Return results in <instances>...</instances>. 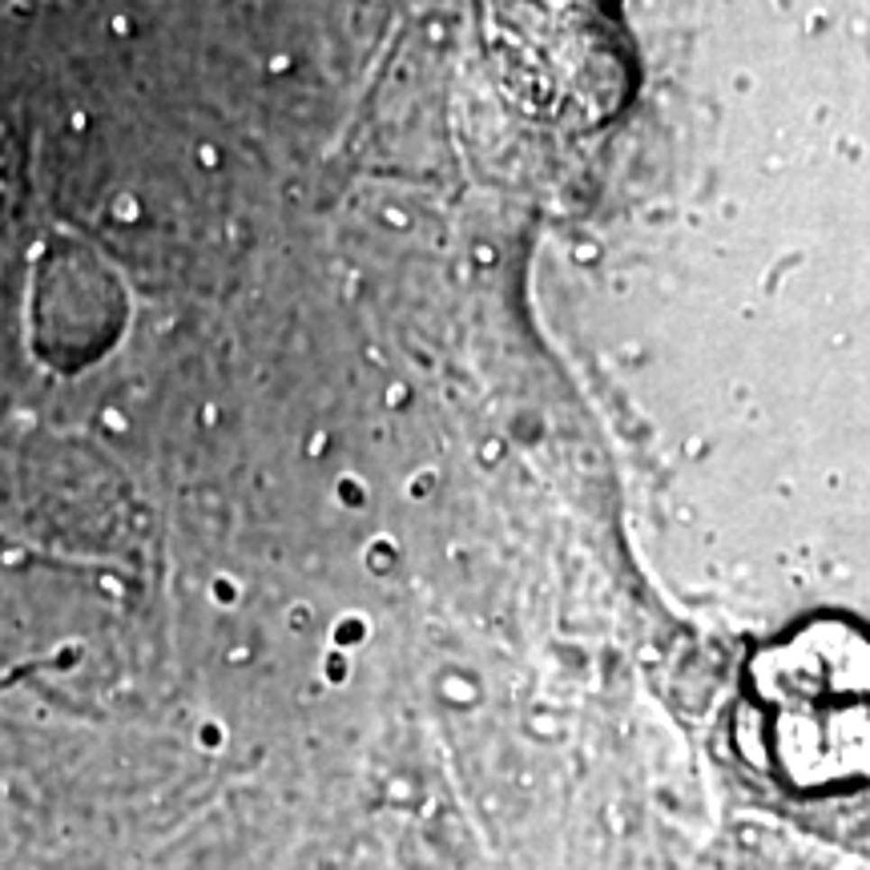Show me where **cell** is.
<instances>
[{"mask_svg": "<svg viewBox=\"0 0 870 870\" xmlns=\"http://www.w3.org/2000/svg\"><path fill=\"white\" fill-rule=\"evenodd\" d=\"M757 697L794 794H870V641L842 625L810 628L757 661Z\"/></svg>", "mask_w": 870, "mask_h": 870, "instance_id": "6da1fadb", "label": "cell"}]
</instances>
